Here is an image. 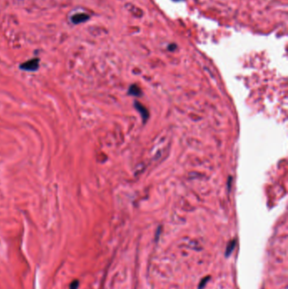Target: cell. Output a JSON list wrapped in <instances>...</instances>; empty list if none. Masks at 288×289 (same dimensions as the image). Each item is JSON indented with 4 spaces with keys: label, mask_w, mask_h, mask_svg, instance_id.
<instances>
[{
    "label": "cell",
    "mask_w": 288,
    "mask_h": 289,
    "mask_svg": "<svg viewBox=\"0 0 288 289\" xmlns=\"http://www.w3.org/2000/svg\"><path fill=\"white\" fill-rule=\"evenodd\" d=\"M90 19V15L85 13H77V14H73L70 17V21L74 25H79L81 23L87 21Z\"/></svg>",
    "instance_id": "1"
},
{
    "label": "cell",
    "mask_w": 288,
    "mask_h": 289,
    "mask_svg": "<svg viewBox=\"0 0 288 289\" xmlns=\"http://www.w3.org/2000/svg\"><path fill=\"white\" fill-rule=\"evenodd\" d=\"M39 66V59L38 58H33L32 60H29L24 64L21 65V69L28 71L36 70Z\"/></svg>",
    "instance_id": "2"
},
{
    "label": "cell",
    "mask_w": 288,
    "mask_h": 289,
    "mask_svg": "<svg viewBox=\"0 0 288 289\" xmlns=\"http://www.w3.org/2000/svg\"><path fill=\"white\" fill-rule=\"evenodd\" d=\"M234 247H235V240H234V241H232L231 243H229L228 246L226 247V255L228 256L229 254L232 253V250H234Z\"/></svg>",
    "instance_id": "3"
},
{
    "label": "cell",
    "mask_w": 288,
    "mask_h": 289,
    "mask_svg": "<svg viewBox=\"0 0 288 289\" xmlns=\"http://www.w3.org/2000/svg\"><path fill=\"white\" fill-rule=\"evenodd\" d=\"M140 88L138 87L137 85H132L129 89V92L131 93V94H133V95H139V94H140Z\"/></svg>",
    "instance_id": "4"
},
{
    "label": "cell",
    "mask_w": 288,
    "mask_h": 289,
    "mask_svg": "<svg viewBox=\"0 0 288 289\" xmlns=\"http://www.w3.org/2000/svg\"><path fill=\"white\" fill-rule=\"evenodd\" d=\"M209 279H210V276H208L207 277H204V279H202V281L200 282V286H199V288H200V289L203 288L204 286L206 285V283H207V282L209 281Z\"/></svg>",
    "instance_id": "5"
},
{
    "label": "cell",
    "mask_w": 288,
    "mask_h": 289,
    "mask_svg": "<svg viewBox=\"0 0 288 289\" xmlns=\"http://www.w3.org/2000/svg\"><path fill=\"white\" fill-rule=\"evenodd\" d=\"M136 106H138V108H139V110L140 111L141 113H143V117H144V118H147V110L145 109V108H144V107H141V105H140V106H139V104H138L137 102H136Z\"/></svg>",
    "instance_id": "6"
},
{
    "label": "cell",
    "mask_w": 288,
    "mask_h": 289,
    "mask_svg": "<svg viewBox=\"0 0 288 289\" xmlns=\"http://www.w3.org/2000/svg\"><path fill=\"white\" fill-rule=\"evenodd\" d=\"M78 287H79V282L76 280V281H74V282L71 283L69 289H77Z\"/></svg>",
    "instance_id": "7"
},
{
    "label": "cell",
    "mask_w": 288,
    "mask_h": 289,
    "mask_svg": "<svg viewBox=\"0 0 288 289\" xmlns=\"http://www.w3.org/2000/svg\"><path fill=\"white\" fill-rule=\"evenodd\" d=\"M176 45L175 44H171V45H169V50H171V51H172V50H174L176 48Z\"/></svg>",
    "instance_id": "8"
},
{
    "label": "cell",
    "mask_w": 288,
    "mask_h": 289,
    "mask_svg": "<svg viewBox=\"0 0 288 289\" xmlns=\"http://www.w3.org/2000/svg\"><path fill=\"white\" fill-rule=\"evenodd\" d=\"M174 1H182V0H174Z\"/></svg>",
    "instance_id": "9"
}]
</instances>
